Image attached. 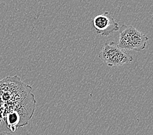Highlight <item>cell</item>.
<instances>
[{
  "mask_svg": "<svg viewBox=\"0 0 153 135\" xmlns=\"http://www.w3.org/2000/svg\"><path fill=\"white\" fill-rule=\"evenodd\" d=\"M31 90L16 75L0 81V123L7 115L16 112L24 125H27L35 108L36 101Z\"/></svg>",
  "mask_w": 153,
  "mask_h": 135,
  "instance_id": "1",
  "label": "cell"
},
{
  "mask_svg": "<svg viewBox=\"0 0 153 135\" xmlns=\"http://www.w3.org/2000/svg\"><path fill=\"white\" fill-rule=\"evenodd\" d=\"M149 41L147 36L132 25H123L119 28L117 46L123 50L140 52L145 49Z\"/></svg>",
  "mask_w": 153,
  "mask_h": 135,
  "instance_id": "2",
  "label": "cell"
},
{
  "mask_svg": "<svg viewBox=\"0 0 153 135\" xmlns=\"http://www.w3.org/2000/svg\"><path fill=\"white\" fill-rule=\"evenodd\" d=\"M98 57L111 68L123 66L133 61V58L120 49L114 42L105 43L98 54Z\"/></svg>",
  "mask_w": 153,
  "mask_h": 135,
  "instance_id": "3",
  "label": "cell"
},
{
  "mask_svg": "<svg viewBox=\"0 0 153 135\" xmlns=\"http://www.w3.org/2000/svg\"><path fill=\"white\" fill-rule=\"evenodd\" d=\"M93 24L97 35L108 36L119 30L120 27L109 12L98 14L94 18Z\"/></svg>",
  "mask_w": 153,
  "mask_h": 135,
  "instance_id": "4",
  "label": "cell"
},
{
  "mask_svg": "<svg viewBox=\"0 0 153 135\" xmlns=\"http://www.w3.org/2000/svg\"><path fill=\"white\" fill-rule=\"evenodd\" d=\"M0 135H28V134H21V133H17L16 132L14 133L2 132V133H0Z\"/></svg>",
  "mask_w": 153,
  "mask_h": 135,
  "instance_id": "5",
  "label": "cell"
}]
</instances>
